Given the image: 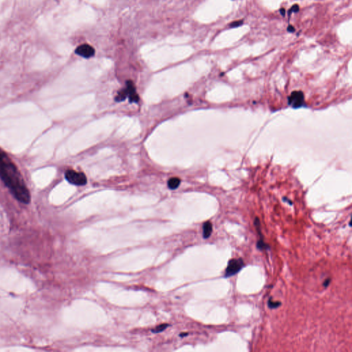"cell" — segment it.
<instances>
[{
    "instance_id": "cell-1",
    "label": "cell",
    "mask_w": 352,
    "mask_h": 352,
    "mask_svg": "<svg viewBox=\"0 0 352 352\" xmlns=\"http://www.w3.org/2000/svg\"><path fill=\"white\" fill-rule=\"evenodd\" d=\"M48 120L43 115H37L32 117L20 119L16 121L13 127L6 132H4L0 135V142L6 145L8 142L13 141L8 145L10 149H13L17 140H18L14 152H19L28 146L33 138L41 131L47 127Z\"/></svg>"
},
{
    "instance_id": "cell-2",
    "label": "cell",
    "mask_w": 352,
    "mask_h": 352,
    "mask_svg": "<svg viewBox=\"0 0 352 352\" xmlns=\"http://www.w3.org/2000/svg\"><path fill=\"white\" fill-rule=\"evenodd\" d=\"M0 177L14 196L21 202L28 204L30 200L28 189L21 182L17 170L4 153L0 150Z\"/></svg>"
},
{
    "instance_id": "cell-3",
    "label": "cell",
    "mask_w": 352,
    "mask_h": 352,
    "mask_svg": "<svg viewBox=\"0 0 352 352\" xmlns=\"http://www.w3.org/2000/svg\"><path fill=\"white\" fill-rule=\"evenodd\" d=\"M55 170L52 168H45L39 170L33 176V179L39 187H43L47 185V184L50 182L53 176H54Z\"/></svg>"
},
{
    "instance_id": "cell-4",
    "label": "cell",
    "mask_w": 352,
    "mask_h": 352,
    "mask_svg": "<svg viewBox=\"0 0 352 352\" xmlns=\"http://www.w3.org/2000/svg\"><path fill=\"white\" fill-rule=\"evenodd\" d=\"M65 178L70 184L77 186H83L87 183V178L84 173L68 170L65 173Z\"/></svg>"
},
{
    "instance_id": "cell-5",
    "label": "cell",
    "mask_w": 352,
    "mask_h": 352,
    "mask_svg": "<svg viewBox=\"0 0 352 352\" xmlns=\"http://www.w3.org/2000/svg\"><path fill=\"white\" fill-rule=\"evenodd\" d=\"M244 266V261L241 258L230 259L228 263L226 268L224 276L225 277H229V276L235 275L241 270Z\"/></svg>"
},
{
    "instance_id": "cell-6",
    "label": "cell",
    "mask_w": 352,
    "mask_h": 352,
    "mask_svg": "<svg viewBox=\"0 0 352 352\" xmlns=\"http://www.w3.org/2000/svg\"><path fill=\"white\" fill-rule=\"evenodd\" d=\"M288 103L293 108H298L304 103V95L301 91H294L288 97Z\"/></svg>"
},
{
    "instance_id": "cell-7",
    "label": "cell",
    "mask_w": 352,
    "mask_h": 352,
    "mask_svg": "<svg viewBox=\"0 0 352 352\" xmlns=\"http://www.w3.org/2000/svg\"><path fill=\"white\" fill-rule=\"evenodd\" d=\"M76 52L85 58H89L94 55V49L91 45L83 44L77 48Z\"/></svg>"
},
{
    "instance_id": "cell-8",
    "label": "cell",
    "mask_w": 352,
    "mask_h": 352,
    "mask_svg": "<svg viewBox=\"0 0 352 352\" xmlns=\"http://www.w3.org/2000/svg\"><path fill=\"white\" fill-rule=\"evenodd\" d=\"M126 90H127V96L129 97L131 102H137L138 101V95L136 93L135 87L133 86V84L132 82H128L127 85V87H126Z\"/></svg>"
},
{
    "instance_id": "cell-9",
    "label": "cell",
    "mask_w": 352,
    "mask_h": 352,
    "mask_svg": "<svg viewBox=\"0 0 352 352\" xmlns=\"http://www.w3.org/2000/svg\"><path fill=\"white\" fill-rule=\"evenodd\" d=\"M213 232V225L212 223L209 221L206 222L203 224V237L204 239H207L209 237Z\"/></svg>"
},
{
    "instance_id": "cell-10",
    "label": "cell",
    "mask_w": 352,
    "mask_h": 352,
    "mask_svg": "<svg viewBox=\"0 0 352 352\" xmlns=\"http://www.w3.org/2000/svg\"><path fill=\"white\" fill-rule=\"evenodd\" d=\"M180 184V179L178 178H172L168 182V186L169 188L174 189L177 188Z\"/></svg>"
},
{
    "instance_id": "cell-11",
    "label": "cell",
    "mask_w": 352,
    "mask_h": 352,
    "mask_svg": "<svg viewBox=\"0 0 352 352\" xmlns=\"http://www.w3.org/2000/svg\"><path fill=\"white\" fill-rule=\"evenodd\" d=\"M257 248L259 250H261V251H264V250H268L270 248V246L264 242L263 239H260L258 241H257Z\"/></svg>"
},
{
    "instance_id": "cell-12",
    "label": "cell",
    "mask_w": 352,
    "mask_h": 352,
    "mask_svg": "<svg viewBox=\"0 0 352 352\" xmlns=\"http://www.w3.org/2000/svg\"><path fill=\"white\" fill-rule=\"evenodd\" d=\"M281 305V303L279 301H273L272 300V298H270L268 302V306L270 309H276V308L279 307Z\"/></svg>"
},
{
    "instance_id": "cell-13",
    "label": "cell",
    "mask_w": 352,
    "mask_h": 352,
    "mask_svg": "<svg viewBox=\"0 0 352 352\" xmlns=\"http://www.w3.org/2000/svg\"><path fill=\"white\" fill-rule=\"evenodd\" d=\"M167 327H168V325L167 324L160 325H159V326L156 327V328H155L154 329H153L152 332H154V333H159V332H161L163 331V330H164Z\"/></svg>"
},
{
    "instance_id": "cell-14",
    "label": "cell",
    "mask_w": 352,
    "mask_h": 352,
    "mask_svg": "<svg viewBox=\"0 0 352 352\" xmlns=\"http://www.w3.org/2000/svg\"><path fill=\"white\" fill-rule=\"evenodd\" d=\"M244 23V21L243 20H239V21H233L232 23H230L229 26L230 28H237V27H239V26H241L242 24Z\"/></svg>"
},
{
    "instance_id": "cell-15",
    "label": "cell",
    "mask_w": 352,
    "mask_h": 352,
    "mask_svg": "<svg viewBox=\"0 0 352 352\" xmlns=\"http://www.w3.org/2000/svg\"><path fill=\"white\" fill-rule=\"evenodd\" d=\"M298 11H299V6H298V4H294L292 7V8L290 9V11H289V13H288L289 16L290 15L291 13H297V12H298Z\"/></svg>"
},
{
    "instance_id": "cell-16",
    "label": "cell",
    "mask_w": 352,
    "mask_h": 352,
    "mask_svg": "<svg viewBox=\"0 0 352 352\" xmlns=\"http://www.w3.org/2000/svg\"><path fill=\"white\" fill-rule=\"evenodd\" d=\"M330 282H331V279H327L326 280H325V281H324L323 283H322V285H323L324 287L327 288V286H328V285H329Z\"/></svg>"
},
{
    "instance_id": "cell-17",
    "label": "cell",
    "mask_w": 352,
    "mask_h": 352,
    "mask_svg": "<svg viewBox=\"0 0 352 352\" xmlns=\"http://www.w3.org/2000/svg\"><path fill=\"white\" fill-rule=\"evenodd\" d=\"M288 31L290 33H294L295 31V28H294L293 26H291L290 25L288 27Z\"/></svg>"
},
{
    "instance_id": "cell-18",
    "label": "cell",
    "mask_w": 352,
    "mask_h": 352,
    "mask_svg": "<svg viewBox=\"0 0 352 352\" xmlns=\"http://www.w3.org/2000/svg\"><path fill=\"white\" fill-rule=\"evenodd\" d=\"M280 13L281 14V15H282L283 17H284V16H285V10L283 8H281L280 9Z\"/></svg>"
}]
</instances>
